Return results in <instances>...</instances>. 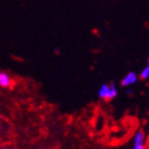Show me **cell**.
<instances>
[{"instance_id":"obj_1","label":"cell","mask_w":149,"mask_h":149,"mask_svg":"<svg viewBox=\"0 0 149 149\" xmlns=\"http://www.w3.org/2000/svg\"><path fill=\"white\" fill-rule=\"evenodd\" d=\"M139 80V74H136L135 72H129L126 76L124 77V79L121 80L120 84L121 86H130L132 84L136 83V81Z\"/></svg>"},{"instance_id":"obj_2","label":"cell","mask_w":149,"mask_h":149,"mask_svg":"<svg viewBox=\"0 0 149 149\" xmlns=\"http://www.w3.org/2000/svg\"><path fill=\"white\" fill-rule=\"evenodd\" d=\"M12 84V78L6 72H0V86L1 87H10Z\"/></svg>"},{"instance_id":"obj_3","label":"cell","mask_w":149,"mask_h":149,"mask_svg":"<svg viewBox=\"0 0 149 149\" xmlns=\"http://www.w3.org/2000/svg\"><path fill=\"white\" fill-rule=\"evenodd\" d=\"M145 141H146V136H145V132L143 130L137 131L135 135L133 137V143L134 145L136 144H145Z\"/></svg>"},{"instance_id":"obj_4","label":"cell","mask_w":149,"mask_h":149,"mask_svg":"<svg viewBox=\"0 0 149 149\" xmlns=\"http://www.w3.org/2000/svg\"><path fill=\"white\" fill-rule=\"evenodd\" d=\"M117 94H118L117 87L115 86V84H111V85H110V88H109V92H108V95H107L106 100H108V101L113 100L115 97L117 96Z\"/></svg>"},{"instance_id":"obj_5","label":"cell","mask_w":149,"mask_h":149,"mask_svg":"<svg viewBox=\"0 0 149 149\" xmlns=\"http://www.w3.org/2000/svg\"><path fill=\"white\" fill-rule=\"evenodd\" d=\"M109 88H110V85H108V84H102L99 88V92H98V96H99V98L106 100L108 92H109Z\"/></svg>"},{"instance_id":"obj_6","label":"cell","mask_w":149,"mask_h":149,"mask_svg":"<svg viewBox=\"0 0 149 149\" xmlns=\"http://www.w3.org/2000/svg\"><path fill=\"white\" fill-rule=\"evenodd\" d=\"M140 78L142 79V80H147V79L149 78V66L148 65H147L146 67L141 72Z\"/></svg>"},{"instance_id":"obj_7","label":"cell","mask_w":149,"mask_h":149,"mask_svg":"<svg viewBox=\"0 0 149 149\" xmlns=\"http://www.w3.org/2000/svg\"><path fill=\"white\" fill-rule=\"evenodd\" d=\"M132 149H146V144H136Z\"/></svg>"}]
</instances>
